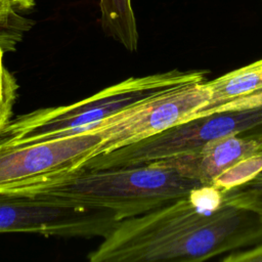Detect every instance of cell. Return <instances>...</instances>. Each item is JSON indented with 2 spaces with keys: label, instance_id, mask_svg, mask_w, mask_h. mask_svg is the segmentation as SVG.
I'll return each instance as SVG.
<instances>
[{
  "label": "cell",
  "instance_id": "5b68a950",
  "mask_svg": "<svg viewBox=\"0 0 262 262\" xmlns=\"http://www.w3.org/2000/svg\"><path fill=\"white\" fill-rule=\"evenodd\" d=\"M211 99L205 81H186L156 91L139 102L103 120L95 156L138 142L193 119ZM94 156V157H95Z\"/></svg>",
  "mask_w": 262,
  "mask_h": 262
},
{
  "label": "cell",
  "instance_id": "5bb4252c",
  "mask_svg": "<svg viewBox=\"0 0 262 262\" xmlns=\"http://www.w3.org/2000/svg\"><path fill=\"white\" fill-rule=\"evenodd\" d=\"M223 262H262V242L248 250L232 251L221 259Z\"/></svg>",
  "mask_w": 262,
  "mask_h": 262
},
{
  "label": "cell",
  "instance_id": "52a82bcc",
  "mask_svg": "<svg viewBox=\"0 0 262 262\" xmlns=\"http://www.w3.org/2000/svg\"><path fill=\"white\" fill-rule=\"evenodd\" d=\"M119 223L106 209L69 205L32 194L0 192V232L105 237Z\"/></svg>",
  "mask_w": 262,
  "mask_h": 262
},
{
  "label": "cell",
  "instance_id": "9c48e42d",
  "mask_svg": "<svg viewBox=\"0 0 262 262\" xmlns=\"http://www.w3.org/2000/svg\"><path fill=\"white\" fill-rule=\"evenodd\" d=\"M99 6L104 33L127 50L135 51L138 33L131 0H99Z\"/></svg>",
  "mask_w": 262,
  "mask_h": 262
},
{
  "label": "cell",
  "instance_id": "4fadbf2b",
  "mask_svg": "<svg viewBox=\"0 0 262 262\" xmlns=\"http://www.w3.org/2000/svg\"><path fill=\"white\" fill-rule=\"evenodd\" d=\"M4 50L0 47V110L8 104H13L16 84L13 77L3 64Z\"/></svg>",
  "mask_w": 262,
  "mask_h": 262
},
{
  "label": "cell",
  "instance_id": "30bf717a",
  "mask_svg": "<svg viewBox=\"0 0 262 262\" xmlns=\"http://www.w3.org/2000/svg\"><path fill=\"white\" fill-rule=\"evenodd\" d=\"M35 7V0H0V47L12 50L25 32L33 26L28 14Z\"/></svg>",
  "mask_w": 262,
  "mask_h": 262
},
{
  "label": "cell",
  "instance_id": "2e32d148",
  "mask_svg": "<svg viewBox=\"0 0 262 262\" xmlns=\"http://www.w3.org/2000/svg\"><path fill=\"white\" fill-rule=\"evenodd\" d=\"M252 63H253L255 67L262 69V58L259 59V60H257V61H254V62H252Z\"/></svg>",
  "mask_w": 262,
  "mask_h": 262
},
{
  "label": "cell",
  "instance_id": "7c38bea8",
  "mask_svg": "<svg viewBox=\"0 0 262 262\" xmlns=\"http://www.w3.org/2000/svg\"><path fill=\"white\" fill-rule=\"evenodd\" d=\"M260 105H262V89L250 92L248 94H245V95H242L238 97H235V98L213 108L206 115H210V114L218 113V112L256 107V106H260Z\"/></svg>",
  "mask_w": 262,
  "mask_h": 262
},
{
  "label": "cell",
  "instance_id": "ba28073f",
  "mask_svg": "<svg viewBox=\"0 0 262 262\" xmlns=\"http://www.w3.org/2000/svg\"><path fill=\"white\" fill-rule=\"evenodd\" d=\"M260 150L262 132H252L212 140L191 151L157 162L173 168L184 177L212 185L219 175Z\"/></svg>",
  "mask_w": 262,
  "mask_h": 262
},
{
  "label": "cell",
  "instance_id": "3957f363",
  "mask_svg": "<svg viewBox=\"0 0 262 262\" xmlns=\"http://www.w3.org/2000/svg\"><path fill=\"white\" fill-rule=\"evenodd\" d=\"M207 73L204 70H172L129 78L78 102L37 110L9 120L0 135V143L29 144L94 130L103 120L125 111L156 91L186 81H205Z\"/></svg>",
  "mask_w": 262,
  "mask_h": 262
},
{
  "label": "cell",
  "instance_id": "9a60e30c",
  "mask_svg": "<svg viewBox=\"0 0 262 262\" xmlns=\"http://www.w3.org/2000/svg\"><path fill=\"white\" fill-rule=\"evenodd\" d=\"M11 111H12V104L5 105L0 110V135L10 120Z\"/></svg>",
  "mask_w": 262,
  "mask_h": 262
},
{
  "label": "cell",
  "instance_id": "277c9868",
  "mask_svg": "<svg viewBox=\"0 0 262 262\" xmlns=\"http://www.w3.org/2000/svg\"><path fill=\"white\" fill-rule=\"evenodd\" d=\"M262 132V105L200 116L159 134L89 159L84 168L105 169L176 157L225 136Z\"/></svg>",
  "mask_w": 262,
  "mask_h": 262
},
{
  "label": "cell",
  "instance_id": "6da1fadb",
  "mask_svg": "<svg viewBox=\"0 0 262 262\" xmlns=\"http://www.w3.org/2000/svg\"><path fill=\"white\" fill-rule=\"evenodd\" d=\"M262 242V220L247 209L222 204L212 185L119 221L88 255L91 262H200Z\"/></svg>",
  "mask_w": 262,
  "mask_h": 262
},
{
  "label": "cell",
  "instance_id": "8fae6325",
  "mask_svg": "<svg viewBox=\"0 0 262 262\" xmlns=\"http://www.w3.org/2000/svg\"><path fill=\"white\" fill-rule=\"evenodd\" d=\"M223 203L256 213L262 220V169L249 180L222 191Z\"/></svg>",
  "mask_w": 262,
  "mask_h": 262
},
{
  "label": "cell",
  "instance_id": "7a4b0ae2",
  "mask_svg": "<svg viewBox=\"0 0 262 262\" xmlns=\"http://www.w3.org/2000/svg\"><path fill=\"white\" fill-rule=\"evenodd\" d=\"M205 185L160 162L105 169L80 168L15 193L32 194L78 207L106 209L121 221L187 196Z\"/></svg>",
  "mask_w": 262,
  "mask_h": 262
},
{
  "label": "cell",
  "instance_id": "8992f818",
  "mask_svg": "<svg viewBox=\"0 0 262 262\" xmlns=\"http://www.w3.org/2000/svg\"><path fill=\"white\" fill-rule=\"evenodd\" d=\"M100 143L94 130L29 144L0 143V192H17L78 170Z\"/></svg>",
  "mask_w": 262,
  "mask_h": 262
}]
</instances>
